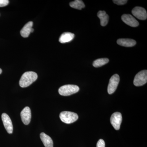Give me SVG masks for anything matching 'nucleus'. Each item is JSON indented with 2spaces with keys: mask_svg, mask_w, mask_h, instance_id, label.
Masks as SVG:
<instances>
[{
  "mask_svg": "<svg viewBox=\"0 0 147 147\" xmlns=\"http://www.w3.org/2000/svg\"><path fill=\"white\" fill-rule=\"evenodd\" d=\"M37 78V74L36 72L27 71L21 76L19 81V85L21 88H26L35 82Z\"/></svg>",
  "mask_w": 147,
  "mask_h": 147,
  "instance_id": "f257e3e1",
  "label": "nucleus"
},
{
  "mask_svg": "<svg viewBox=\"0 0 147 147\" xmlns=\"http://www.w3.org/2000/svg\"><path fill=\"white\" fill-rule=\"evenodd\" d=\"M61 121L65 123H73L77 120L79 117L76 113L69 111H63L60 114Z\"/></svg>",
  "mask_w": 147,
  "mask_h": 147,
  "instance_id": "f03ea898",
  "label": "nucleus"
},
{
  "mask_svg": "<svg viewBox=\"0 0 147 147\" xmlns=\"http://www.w3.org/2000/svg\"><path fill=\"white\" fill-rule=\"evenodd\" d=\"M79 90V86L76 85H66L59 88V92L61 95L67 96L76 93Z\"/></svg>",
  "mask_w": 147,
  "mask_h": 147,
  "instance_id": "7ed1b4c3",
  "label": "nucleus"
},
{
  "mask_svg": "<svg viewBox=\"0 0 147 147\" xmlns=\"http://www.w3.org/2000/svg\"><path fill=\"white\" fill-rule=\"evenodd\" d=\"M147 82V70H142L137 73L134 77L133 83L136 86H143Z\"/></svg>",
  "mask_w": 147,
  "mask_h": 147,
  "instance_id": "20e7f679",
  "label": "nucleus"
},
{
  "mask_svg": "<svg viewBox=\"0 0 147 147\" xmlns=\"http://www.w3.org/2000/svg\"><path fill=\"white\" fill-rule=\"evenodd\" d=\"M119 81L120 77L118 74H114L111 77L108 88V92L109 94H112L115 91Z\"/></svg>",
  "mask_w": 147,
  "mask_h": 147,
  "instance_id": "39448f33",
  "label": "nucleus"
},
{
  "mask_svg": "<svg viewBox=\"0 0 147 147\" xmlns=\"http://www.w3.org/2000/svg\"><path fill=\"white\" fill-rule=\"evenodd\" d=\"M122 121V117L121 113L116 112L113 113L110 118V122L116 130H119Z\"/></svg>",
  "mask_w": 147,
  "mask_h": 147,
  "instance_id": "423d86ee",
  "label": "nucleus"
},
{
  "mask_svg": "<svg viewBox=\"0 0 147 147\" xmlns=\"http://www.w3.org/2000/svg\"><path fill=\"white\" fill-rule=\"evenodd\" d=\"M131 13L134 16L140 20H145L147 19V11L143 7H136L131 11Z\"/></svg>",
  "mask_w": 147,
  "mask_h": 147,
  "instance_id": "0eeeda50",
  "label": "nucleus"
},
{
  "mask_svg": "<svg viewBox=\"0 0 147 147\" xmlns=\"http://www.w3.org/2000/svg\"><path fill=\"white\" fill-rule=\"evenodd\" d=\"M1 117L6 130L9 134H12L13 130V125L9 116L6 113H4L2 115Z\"/></svg>",
  "mask_w": 147,
  "mask_h": 147,
  "instance_id": "6e6552de",
  "label": "nucleus"
},
{
  "mask_svg": "<svg viewBox=\"0 0 147 147\" xmlns=\"http://www.w3.org/2000/svg\"><path fill=\"white\" fill-rule=\"evenodd\" d=\"M121 19L124 23L130 26L137 27L139 26V22L130 14H123L121 16Z\"/></svg>",
  "mask_w": 147,
  "mask_h": 147,
  "instance_id": "1a4fd4ad",
  "label": "nucleus"
},
{
  "mask_svg": "<svg viewBox=\"0 0 147 147\" xmlns=\"http://www.w3.org/2000/svg\"><path fill=\"white\" fill-rule=\"evenodd\" d=\"M21 120L23 123L26 125L30 123L31 119V111L29 107H25L21 113Z\"/></svg>",
  "mask_w": 147,
  "mask_h": 147,
  "instance_id": "9d476101",
  "label": "nucleus"
},
{
  "mask_svg": "<svg viewBox=\"0 0 147 147\" xmlns=\"http://www.w3.org/2000/svg\"><path fill=\"white\" fill-rule=\"evenodd\" d=\"M117 43L121 46L131 47L136 45V41L134 40L129 38H120L117 40Z\"/></svg>",
  "mask_w": 147,
  "mask_h": 147,
  "instance_id": "9b49d317",
  "label": "nucleus"
},
{
  "mask_svg": "<svg viewBox=\"0 0 147 147\" xmlns=\"http://www.w3.org/2000/svg\"><path fill=\"white\" fill-rule=\"evenodd\" d=\"M33 25V23L32 21H29L28 23L26 24L20 32L21 36L24 38L28 37L31 33V31Z\"/></svg>",
  "mask_w": 147,
  "mask_h": 147,
  "instance_id": "f8f14e48",
  "label": "nucleus"
},
{
  "mask_svg": "<svg viewBox=\"0 0 147 147\" xmlns=\"http://www.w3.org/2000/svg\"><path fill=\"white\" fill-rule=\"evenodd\" d=\"M40 138L45 147H53V142L50 136L42 132L40 134Z\"/></svg>",
  "mask_w": 147,
  "mask_h": 147,
  "instance_id": "ddd939ff",
  "label": "nucleus"
},
{
  "mask_svg": "<svg viewBox=\"0 0 147 147\" xmlns=\"http://www.w3.org/2000/svg\"><path fill=\"white\" fill-rule=\"evenodd\" d=\"M97 16L100 19V25L105 26L108 24L109 17L105 11H99L97 13Z\"/></svg>",
  "mask_w": 147,
  "mask_h": 147,
  "instance_id": "4468645a",
  "label": "nucleus"
},
{
  "mask_svg": "<svg viewBox=\"0 0 147 147\" xmlns=\"http://www.w3.org/2000/svg\"><path fill=\"white\" fill-rule=\"evenodd\" d=\"M74 37V34L71 32L63 33L60 37L59 41L61 43H65L71 41Z\"/></svg>",
  "mask_w": 147,
  "mask_h": 147,
  "instance_id": "2eb2a0df",
  "label": "nucleus"
},
{
  "mask_svg": "<svg viewBox=\"0 0 147 147\" xmlns=\"http://www.w3.org/2000/svg\"><path fill=\"white\" fill-rule=\"evenodd\" d=\"M69 5L72 8L81 10L85 7V5L82 0H76L69 3Z\"/></svg>",
  "mask_w": 147,
  "mask_h": 147,
  "instance_id": "dca6fc26",
  "label": "nucleus"
},
{
  "mask_svg": "<svg viewBox=\"0 0 147 147\" xmlns=\"http://www.w3.org/2000/svg\"><path fill=\"white\" fill-rule=\"evenodd\" d=\"M109 61V60L108 58H101L94 61L93 63V65L95 67H100L108 63Z\"/></svg>",
  "mask_w": 147,
  "mask_h": 147,
  "instance_id": "f3484780",
  "label": "nucleus"
},
{
  "mask_svg": "<svg viewBox=\"0 0 147 147\" xmlns=\"http://www.w3.org/2000/svg\"><path fill=\"white\" fill-rule=\"evenodd\" d=\"M113 3L117 5H123L127 3V0H113Z\"/></svg>",
  "mask_w": 147,
  "mask_h": 147,
  "instance_id": "a211bd4d",
  "label": "nucleus"
},
{
  "mask_svg": "<svg viewBox=\"0 0 147 147\" xmlns=\"http://www.w3.org/2000/svg\"><path fill=\"white\" fill-rule=\"evenodd\" d=\"M96 147H105V142L103 139H100L98 140L96 144Z\"/></svg>",
  "mask_w": 147,
  "mask_h": 147,
  "instance_id": "6ab92c4d",
  "label": "nucleus"
},
{
  "mask_svg": "<svg viewBox=\"0 0 147 147\" xmlns=\"http://www.w3.org/2000/svg\"><path fill=\"white\" fill-rule=\"evenodd\" d=\"M9 3L8 0H0V7H3L8 5Z\"/></svg>",
  "mask_w": 147,
  "mask_h": 147,
  "instance_id": "aec40b11",
  "label": "nucleus"
},
{
  "mask_svg": "<svg viewBox=\"0 0 147 147\" xmlns=\"http://www.w3.org/2000/svg\"><path fill=\"white\" fill-rule=\"evenodd\" d=\"M34 30L33 28H32L31 29V32H34Z\"/></svg>",
  "mask_w": 147,
  "mask_h": 147,
  "instance_id": "412c9836",
  "label": "nucleus"
},
{
  "mask_svg": "<svg viewBox=\"0 0 147 147\" xmlns=\"http://www.w3.org/2000/svg\"><path fill=\"white\" fill-rule=\"evenodd\" d=\"M2 72V69H1V68H0V74H1Z\"/></svg>",
  "mask_w": 147,
  "mask_h": 147,
  "instance_id": "4be33fe9",
  "label": "nucleus"
}]
</instances>
